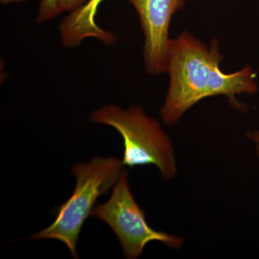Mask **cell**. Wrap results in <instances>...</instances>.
Segmentation results:
<instances>
[{
	"mask_svg": "<svg viewBox=\"0 0 259 259\" xmlns=\"http://www.w3.org/2000/svg\"><path fill=\"white\" fill-rule=\"evenodd\" d=\"M222 60L214 39L207 46L186 31L171 39L166 71L169 88L161 110L166 125H175L189 109L207 97L224 95L241 107L236 95L258 92L256 75L250 66L227 74L220 69Z\"/></svg>",
	"mask_w": 259,
	"mask_h": 259,
	"instance_id": "obj_1",
	"label": "cell"
},
{
	"mask_svg": "<svg viewBox=\"0 0 259 259\" xmlns=\"http://www.w3.org/2000/svg\"><path fill=\"white\" fill-rule=\"evenodd\" d=\"M95 123L110 126L123 139L122 163L130 168L154 165L163 178L171 179L176 173V163L171 140L157 121L145 115L141 107L123 110L107 105L90 115Z\"/></svg>",
	"mask_w": 259,
	"mask_h": 259,
	"instance_id": "obj_3",
	"label": "cell"
},
{
	"mask_svg": "<svg viewBox=\"0 0 259 259\" xmlns=\"http://www.w3.org/2000/svg\"><path fill=\"white\" fill-rule=\"evenodd\" d=\"M103 1L88 0L82 6L70 12L59 25L63 45L76 47L88 38L97 39L105 44L113 42V33L102 29L96 22L97 10Z\"/></svg>",
	"mask_w": 259,
	"mask_h": 259,
	"instance_id": "obj_6",
	"label": "cell"
},
{
	"mask_svg": "<svg viewBox=\"0 0 259 259\" xmlns=\"http://www.w3.org/2000/svg\"><path fill=\"white\" fill-rule=\"evenodd\" d=\"M139 15L144 35L145 67L148 74L166 72L169 28L177 10L187 0H127Z\"/></svg>",
	"mask_w": 259,
	"mask_h": 259,
	"instance_id": "obj_5",
	"label": "cell"
},
{
	"mask_svg": "<svg viewBox=\"0 0 259 259\" xmlns=\"http://www.w3.org/2000/svg\"><path fill=\"white\" fill-rule=\"evenodd\" d=\"M59 15L57 0H40L37 17L39 23L50 20Z\"/></svg>",
	"mask_w": 259,
	"mask_h": 259,
	"instance_id": "obj_7",
	"label": "cell"
},
{
	"mask_svg": "<svg viewBox=\"0 0 259 259\" xmlns=\"http://www.w3.org/2000/svg\"><path fill=\"white\" fill-rule=\"evenodd\" d=\"M122 161L116 158L95 157L88 163L74 165V192L57 210L54 222L35 233L32 240H56L64 243L73 258H77L76 244L83 224L100 196L115 185L121 174Z\"/></svg>",
	"mask_w": 259,
	"mask_h": 259,
	"instance_id": "obj_2",
	"label": "cell"
},
{
	"mask_svg": "<svg viewBox=\"0 0 259 259\" xmlns=\"http://www.w3.org/2000/svg\"><path fill=\"white\" fill-rule=\"evenodd\" d=\"M88 0H57V8L59 14L63 12H72L82 6Z\"/></svg>",
	"mask_w": 259,
	"mask_h": 259,
	"instance_id": "obj_8",
	"label": "cell"
},
{
	"mask_svg": "<svg viewBox=\"0 0 259 259\" xmlns=\"http://www.w3.org/2000/svg\"><path fill=\"white\" fill-rule=\"evenodd\" d=\"M25 1H26V0H0L2 4L3 5L11 4V3H23V2Z\"/></svg>",
	"mask_w": 259,
	"mask_h": 259,
	"instance_id": "obj_10",
	"label": "cell"
},
{
	"mask_svg": "<svg viewBox=\"0 0 259 259\" xmlns=\"http://www.w3.org/2000/svg\"><path fill=\"white\" fill-rule=\"evenodd\" d=\"M91 216L101 220L111 228L126 258H139L151 241L161 242L175 249L183 243L180 237L156 231L148 226L144 211L131 192L126 171L121 172L108 201L94 207Z\"/></svg>",
	"mask_w": 259,
	"mask_h": 259,
	"instance_id": "obj_4",
	"label": "cell"
},
{
	"mask_svg": "<svg viewBox=\"0 0 259 259\" xmlns=\"http://www.w3.org/2000/svg\"><path fill=\"white\" fill-rule=\"evenodd\" d=\"M248 136L254 144L255 151H256L257 154L259 156V130L258 131H250L248 133Z\"/></svg>",
	"mask_w": 259,
	"mask_h": 259,
	"instance_id": "obj_9",
	"label": "cell"
}]
</instances>
